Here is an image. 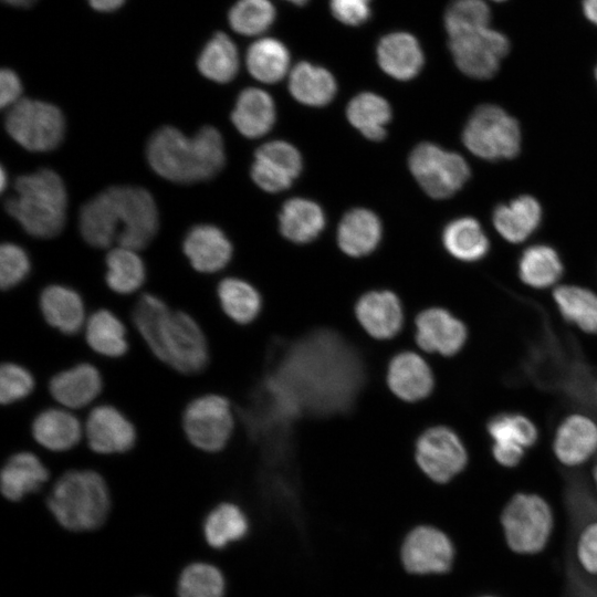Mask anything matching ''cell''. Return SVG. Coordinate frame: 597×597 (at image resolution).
<instances>
[{"mask_svg":"<svg viewBox=\"0 0 597 597\" xmlns=\"http://www.w3.org/2000/svg\"><path fill=\"white\" fill-rule=\"evenodd\" d=\"M293 3H296V4H304L307 0H289Z\"/></svg>","mask_w":597,"mask_h":597,"instance_id":"9f6ffc18","label":"cell"},{"mask_svg":"<svg viewBox=\"0 0 597 597\" xmlns=\"http://www.w3.org/2000/svg\"><path fill=\"white\" fill-rule=\"evenodd\" d=\"M171 310L159 296L145 293L138 297L132 311V321L139 336L156 357L160 336Z\"/></svg>","mask_w":597,"mask_h":597,"instance_id":"b9f144b4","label":"cell"},{"mask_svg":"<svg viewBox=\"0 0 597 597\" xmlns=\"http://www.w3.org/2000/svg\"><path fill=\"white\" fill-rule=\"evenodd\" d=\"M481 597H495V596L485 595V596H481Z\"/></svg>","mask_w":597,"mask_h":597,"instance_id":"6f0895ef","label":"cell"},{"mask_svg":"<svg viewBox=\"0 0 597 597\" xmlns=\"http://www.w3.org/2000/svg\"><path fill=\"white\" fill-rule=\"evenodd\" d=\"M198 69L207 78L217 83L231 81L239 69V55L234 43L224 33H217L203 48Z\"/></svg>","mask_w":597,"mask_h":597,"instance_id":"ab89813d","label":"cell"},{"mask_svg":"<svg viewBox=\"0 0 597 597\" xmlns=\"http://www.w3.org/2000/svg\"><path fill=\"white\" fill-rule=\"evenodd\" d=\"M49 476L48 468L35 453L18 451L7 459L1 469V492L9 501H20L40 490Z\"/></svg>","mask_w":597,"mask_h":597,"instance_id":"d4e9b609","label":"cell"},{"mask_svg":"<svg viewBox=\"0 0 597 597\" xmlns=\"http://www.w3.org/2000/svg\"><path fill=\"white\" fill-rule=\"evenodd\" d=\"M500 522L509 548L517 554L533 555L547 546L554 514L541 495L519 492L505 504Z\"/></svg>","mask_w":597,"mask_h":597,"instance_id":"5b68a950","label":"cell"},{"mask_svg":"<svg viewBox=\"0 0 597 597\" xmlns=\"http://www.w3.org/2000/svg\"><path fill=\"white\" fill-rule=\"evenodd\" d=\"M231 121L243 136L261 137L269 133L275 123L274 102L263 90L245 88L238 96Z\"/></svg>","mask_w":597,"mask_h":597,"instance_id":"4316f807","label":"cell"},{"mask_svg":"<svg viewBox=\"0 0 597 597\" xmlns=\"http://www.w3.org/2000/svg\"><path fill=\"white\" fill-rule=\"evenodd\" d=\"M125 0H88L90 4L98 11H112L124 3Z\"/></svg>","mask_w":597,"mask_h":597,"instance_id":"816d5d0a","label":"cell"},{"mask_svg":"<svg viewBox=\"0 0 597 597\" xmlns=\"http://www.w3.org/2000/svg\"><path fill=\"white\" fill-rule=\"evenodd\" d=\"M57 523L73 532L100 527L111 510V494L104 478L90 469H72L59 476L48 499Z\"/></svg>","mask_w":597,"mask_h":597,"instance_id":"277c9868","label":"cell"},{"mask_svg":"<svg viewBox=\"0 0 597 597\" xmlns=\"http://www.w3.org/2000/svg\"><path fill=\"white\" fill-rule=\"evenodd\" d=\"M302 171V156L291 144L272 140L260 146L251 167L253 181L264 191L287 189Z\"/></svg>","mask_w":597,"mask_h":597,"instance_id":"2e32d148","label":"cell"},{"mask_svg":"<svg viewBox=\"0 0 597 597\" xmlns=\"http://www.w3.org/2000/svg\"><path fill=\"white\" fill-rule=\"evenodd\" d=\"M442 241L452 256L465 262L482 259L489 250V240L480 223L470 217L451 221L443 230Z\"/></svg>","mask_w":597,"mask_h":597,"instance_id":"e575fe53","label":"cell"},{"mask_svg":"<svg viewBox=\"0 0 597 597\" xmlns=\"http://www.w3.org/2000/svg\"><path fill=\"white\" fill-rule=\"evenodd\" d=\"M583 9L586 17L595 24H597V0H584Z\"/></svg>","mask_w":597,"mask_h":597,"instance_id":"f5cc1de1","label":"cell"},{"mask_svg":"<svg viewBox=\"0 0 597 597\" xmlns=\"http://www.w3.org/2000/svg\"><path fill=\"white\" fill-rule=\"evenodd\" d=\"M4 208L30 235L49 239L62 231L67 196L64 182L55 171L43 168L20 176Z\"/></svg>","mask_w":597,"mask_h":597,"instance_id":"3957f363","label":"cell"},{"mask_svg":"<svg viewBox=\"0 0 597 597\" xmlns=\"http://www.w3.org/2000/svg\"><path fill=\"white\" fill-rule=\"evenodd\" d=\"M575 554L579 566L597 576V521L587 524L578 535Z\"/></svg>","mask_w":597,"mask_h":597,"instance_id":"c3c4849f","label":"cell"},{"mask_svg":"<svg viewBox=\"0 0 597 597\" xmlns=\"http://www.w3.org/2000/svg\"><path fill=\"white\" fill-rule=\"evenodd\" d=\"M33 440L51 452H66L84 437V425L64 407H49L35 415L31 422Z\"/></svg>","mask_w":597,"mask_h":597,"instance_id":"44dd1931","label":"cell"},{"mask_svg":"<svg viewBox=\"0 0 597 597\" xmlns=\"http://www.w3.org/2000/svg\"><path fill=\"white\" fill-rule=\"evenodd\" d=\"M39 308L48 325L67 336L82 331L87 320L82 296L61 284H51L42 290Z\"/></svg>","mask_w":597,"mask_h":597,"instance_id":"603a6c76","label":"cell"},{"mask_svg":"<svg viewBox=\"0 0 597 597\" xmlns=\"http://www.w3.org/2000/svg\"><path fill=\"white\" fill-rule=\"evenodd\" d=\"M408 163L420 187L434 199L451 197L470 176L469 166L459 154L444 150L432 143L416 146Z\"/></svg>","mask_w":597,"mask_h":597,"instance_id":"30bf717a","label":"cell"},{"mask_svg":"<svg viewBox=\"0 0 597 597\" xmlns=\"http://www.w3.org/2000/svg\"><path fill=\"white\" fill-rule=\"evenodd\" d=\"M249 530L244 512L235 504L223 502L214 506L203 522V535L213 548H224L243 538Z\"/></svg>","mask_w":597,"mask_h":597,"instance_id":"8d00e7d4","label":"cell"},{"mask_svg":"<svg viewBox=\"0 0 597 597\" xmlns=\"http://www.w3.org/2000/svg\"><path fill=\"white\" fill-rule=\"evenodd\" d=\"M146 157L159 176L184 185L213 178L226 163L222 136L212 126L201 127L192 137L161 127L150 136Z\"/></svg>","mask_w":597,"mask_h":597,"instance_id":"7a4b0ae2","label":"cell"},{"mask_svg":"<svg viewBox=\"0 0 597 597\" xmlns=\"http://www.w3.org/2000/svg\"><path fill=\"white\" fill-rule=\"evenodd\" d=\"M80 232L94 248L118 247L140 250L154 239L159 220L153 196L144 188L113 186L83 205Z\"/></svg>","mask_w":597,"mask_h":597,"instance_id":"6da1fadb","label":"cell"},{"mask_svg":"<svg viewBox=\"0 0 597 597\" xmlns=\"http://www.w3.org/2000/svg\"><path fill=\"white\" fill-rule=\"evenodd\" d=\"M381 238V223L370 210L356 208L342 219L337 230V241L342 251L359 258L369 254Z\"/></svg>","mask_w":597,"mask_h":597,"instance_id":"f1b7e54d","label":"cell"},{"mask_svg":"<svg viewBox=\"0 0 597 597\" xmlns=\"http://www.w3.org/2000/svg\"><path fill=\"white\" fill-rule=\"evenodd\" d=\"M486 429L493 441V458L505 468L516 467L522 461L525 451L538 438L535 423L521 413L496 415L488 422Z\"/></svg>","mask_w":597,"mask_h":597,"instance_id":"e0dca14e","label":"cell"},{"mask_svg":"<svg viewBox=\"0 0 597 597\" xmlns=\"http://www.w3.org/2000/svg\"><path fill=\"white\" fill-rule=\"evenodd\" d=\"M0 175H1V189L4 190V187H6V171H4L3 168L1 169Z\"/></svg>","mask_w":597,"mask_h":597,"instance_id":"db71d44e","label":"cell"},{"mask_svg":"<svg viewBox=\"0 0 597 597\" xmlns=\"http://www.w3.org/2000/svg\"><path fill=\"white\" fill-rule=\"evenodd\" d=\"M35 388L33 374L24 366L6 362L0 367V401L9 406L28 398Z\"/></svg>","mask_w":597,"mask_h":597,"instance_id":"bcb514c9","label":"cell"},{"mask_svg":"<svg viewBox=\"0 0 597 597\" xmlns=\"http://www.w3.org/2000/svg\"><path fill=\"white\" fill-rule=\"evenodd\" d=\"M468 451L459 434L447 426L423 430L415 443V460L431 481L443 484L459 475L468 464Z\"/></svg>","mask_w":597,"mask_h":597,"instance_id":"8fae6325","label":"cell"},{"mask_svg":"<svg viewBox=\"0 0 597 597\" xmlns=\"http://www.w3.org/2000/svg\"><path fill=\"white\" fill-rule=\"evenodd\" d=\"M107 286L115 293L127 295L142 287L146 280V268L135 250L117 247L106 256Z\"/></svg>","mask_w":597,"mask_h":597,"instance_id":"74e56055","label":"cell"},{"mask_svg":"<svg viewBox=\"0 0 597 597\" xmlns=\"http://www.w3.org/2000/svg\"><path fill=\"white\" fill-rule=\"evenodd\" d=\"M245 60L250 74L263 83L279 82L290 66L287 49L282 42L271 38L252 43Z\"/></svg>","mask_w":597,"mask_h":597,"instance_id":"f35d334b","label":"cell"},{"mask_svg":"<svg viewBox=\"0 0 597 597\" xmlns=\"http://www.w3.org/2000/svg\"><path fill=\"white\" fill-rule=\"evenodd\" d=\"M231 401L220 394H203L191 399L182 410L181 428L188 442L206 453H218L234 431Z\"/></svg>","mask_w":597,"mask_h":597,"instance_id":"8992f818","label":"cell"},{"mask_svg":"<svg viewBox=\"0 0 597 597\" xmlns=\"http://www.w3.org/2000/svg\"><path fill=\"white\" fill-rule=\"evenodd\" d=\"M454 546L441 530L420 525L405 538L401 546V563L415 575H441L450 570L454 561Z\"/></svg>","mask_w":597,"mask_h":597,"instance_id":"4fadbf2b","label":"cell"},{"mask_svg":"<svg viewBox=\"0 0 597 597\" xmlns=\"http://www.w3.org/2000/svg\"><path fill=\"white\" fill-rule=\"evenodd\" d=\"M291 95L307 106H324L336 94L334 76L324 67L307 62L296 64L289 77Z\"/></svg>","mask_w":597,"mask_h":597,"instance_id":"1f68e13d","label":"cell"},{"mask_svg":"<svg viewBox=\"0 0 597 597\" xmlns=\"http://www.w3.org/2000/svg\"><path fill=\"white\" fill-rule=\"evenodd\" d=\"M355 318L374 339L388 341L402 329L405 314L399 297L391 291H369L356 302Z\"/></svg>","mask_w":597,"mask_h":597,"instance_id":"ac0fdd59","label":"cell"},{"mask_svg":"<svg viewBox=\"0 0 597 597\" xmlns=\"http://www.w3.org/2000/svg\"><path fill=\"white\" fill-rule=\"evenodd\" d=\"M541 216L540 203L531 196H521L507 205L496 207L493 224L505 240L519 243L537 228Z\"/></svg>","mask_w":597,"mask_h":597,"instance_id":"4dcf8cb0","label":"cell"},{"mask_svg":"<svg viewBox=\"0 0 597 597\" xmlns=\"http://www.w3.org/2000/svg\"><path fill=\"white\" fill-rule=\"evenodd\" d=\"M282 235L295 243H307L318 237L325 226L322 208L304 198H292L281 209L279 216Z\"/></svg>","mask_w":597,"mask_h":597,"instance_id":"f546056e","label":"cell"},{"mask_svg":"<svg viewBox=\"0 0 597 597\" xmlns=\"http://www.w3.org/2000/svg\"><path fill=\"white\" fill-rule=\"evenodd\" d=\"M369 2L370 0H331V10L338 21L357 25L368 19Z\"/></svg>","mask_w":597,"mask_h":597,"instance_id":"681fc988","label":"cell"},{"mask_svg":"<svg viewBox=\"0 0 597 597\" xmlns=\"http://www.w3.org/2000/svg\"><path fill=\"white\" fill-rule=\"evenodd\" d=\"M49 394L70 410L90 406L103 390V377L90 363H77L55 373L48 384Z\"/></svg>","mask_w":597,"mask_h":597,"instance_id":"ffe728a7","label":"cell"},{"mask_svg":"<svg viewBox=\"0 0 597 597\" xmlns=\"http://www.w3.org/2000/svg\"><path fill=\"white\" fill-rule=\"evenodd\" d=\"M519 273L525 284L546 289L559 280L563 265L555 250L547 245H533L522 254Z\"/></svg>","mask_w":597,"mask_h":597,"instance_id":"60d3db41","label":"cell"},{"mask_svg":"<svg viewBox=\"0 0 597 597\" xmlns=\"http://www.w3.org/2000/svg\"><path fill=\"white\" fill-rule=\"evenodd\" d=\"M415 328V341L423 352L446 357L458 354L468 339L465 324L443 307L421 311Z\"/></svg>","mask_w":597,"mask_h":597,"instance_id":"9a60e30c","label":"cell"},{"mask_svg":"<svg viewBox=\"0 0 597 597\" xmlns=\"http://www.w3.org/2000/svg\"><path fill=\"white\" fill-rule=\"evenodd\" d=\"M4 127L23 148L49 151L61 144L65 121L62 112L53 104L21 98L7 111Z\"/></svg>","mask_w":597,"mask_h":597,"instance_id":"9c48e42d","label":"cell"},{"mask_svg":"<svg viewBox=\"0 0 597 597\" xmlns=\"http://www.w3.org/2000/svg\"><path fill=\"white\" fill-rule=\"evenodd\" d=\"M217 296L224 315L239 325L254 322L262 308V298L258 290L238 277H226L220 281Z\"/></svg>","mask_w":597,"mask_h":597,"instance_id":"d6a6232c","label":"cell"},{"mask_svg":"<svg viewBox=\"0 0 597 597\" xmlns=\"http://www.w3.org/2000/svg\"><path fill=\"white\" fill-rule=\"evenodd\" d=\"M553 450L557 460L567 467L587 462L597 452V423L583 413L567 416L557 427Z\"/></svg>","mask_w":597,"mask_h":597,"instance_id":"7402d4cb","label":"cell"},{"mask_svg":"<svg viewBox=\"0 0 597 597\" xmlns=\"http://www.w3.org/2000/svg\"><path fill=\"white\" fill-rule=\"evenodd\" d=\"M346 115L349 123L366 138L378 142L386 136V125L391 118V109L385 98L365 92L352 98Z\"/></svg>","mask_w":597,"mask_h":597,"instance_id":"836d02e7","label":"cell"},{"mask_svg":"<svg viewBox=\"0 0 597 597\" xmlns=\"http://www.w3.org/2000/svg\"><path fill=\"white\" fill-rule=\"evenodd\" d=\"M593 476H594L595 486H596V492H597V465H596V468H595V470H594Z\"/></svg>","mask_w":597,"mask_h":597,"instance_id":"11a10c76","label":"cell"},{"mask_svg":"<svg viewBox=\"0 0 597 597\" xmlns=\"http://www.w3.org/2000/svg\"><path fill=\"white\" fill-rule=\"evenodd\" d=\"M449 46L457 66L481 80L495 74L510 48L507 39L489 27L451 36Z\"/></svg>","mask_w":597,"mask_h":597,"instance_id":"7c38bea8","label":"cell"},{"mask_svg":"<svg viewBox=\"0 0 597 597\" xmlns=\"http://www.w3.org/2000/svg\"><path fill=\"white\" fill-rule=\"evenodd\" d=\"M596 78H597V67H596Z\"/></svg>","mask_w":597,"mask_h":597,"instance_id":"680465c9","label":"cell"},{"mask_svg":"<svg viewBox=\"0 0 597 597\" xmlns=\"http://www.w3.org/2000/svg\"><path fill=\"white\" fill-rule=\"evenodd\" d=\"M462 140L480 158L510 159L520 151L521 133L517 122L504 109L486 104L472 113L463 129Z\"/></svg>","mask_w":597,"mask_h":597,"instance_id":"ba28073f","label":"cell"},{"mask_svg":"<svg viewBox=\"0 0 597 597\" xmlns=\"http://www.w3.org/2000/svg\"><path fill=\"white\" fill-rule=\"evenodd\" d=\"M562 316L583 332L597 334V294L576 285H561L553 292Z\"/></svg>","mask_w":597,"mask_h":597,"instance_id":"d590c367","label":"cell"},{"mask_svg":"<svg viewBox=\"0 0 597 597\" xmlns=\"http://www.w3.org/2000/svg\"><path fill=\"white\" fill-rule=\"evenodd\" d=\"M156 358L182 375H197L207 368L210 359L208 339L189 313L171 310Z\"/></svg>","mask_w":597,"mask_h":597,"instance_id":"52a82bcc","label":"cell"},{"mask_svg":"<svg viewBox=\"0 0 597 597\" xmlns=\"http://www.w3.org/2000/svg\"><path fill=\"white\" fill-rule=\"evenodd\" d=\"M377 60L388 75L407 81L420 72L423 53L415 36L406 32H395L380 40Z\"/></svg>","mask_w":597,"mask_h":597,"instance_id":"484cf974","label":"cell"},{"mask_svg":"<svg viewBox=\"0 0 597 597\" xmlns=\"http://www.w3.org/2000/svg\"><path fill=\"white\" fill-rule=\"evenodd\" d=\"M275 18L269 0H239L230 10L231 28L243 35H256L265 31Z\"/></svg>","mask_w":597,"mask_h":597,"instance_id":"ee69618b","label":"cell"},{"mask_svg":"<svg viewBox=\"0 0 597 597\" xmlns=\"http://www.w3.org/2000/svg\"><path fill=\"white\" fill-rule=\"evenodd\" d=\"M386 384L390 392L399 400L417 402L431 395L434 388V375L421 355L412 350H402L389 360Z\"/></svg>","mask_w":597,"mask_h":597,"instance_id":"d6986e66","label":"cell"},{"mask_svg":"<svg viewBox=\"0 0 597 597\" xmlns=\"http://www.w3.org/2000/svg\"><path fill=\"white\" fill-rule=\"evenodd\" d=\"M83 329L87 346L100 356L119 358L129 349L125 324L107 308L93 312Z\"/></svg>","mask_w":597,"mask_h":597,"instance_id":"83f0119b","label":"cell"},{"mask_svg":"<svg viewBox=\"0 0 597 597\" xmlns=\"http://www.w3.org/2000/svg\"><path fill=\"white\" fill-rule=\"evenodd\" d=\"M84 438L97 454H123L137 441V431L129 418L117 407L101 404L93 407L84 422Z\"/></svg>","mask_w":597,"mask_h":597,"instance_id":"5bb4252c","label":"cell"},{"mask_svg":"<svg viewBox=\"0 0 597 597\" xmlns=\"http://www.w3.org/2000/svg\"><path fill=\"white\" fill-rule=\"evenodd\" d=\"M182 249L191 266L200 273L223 269L232 255V245L224 233L210 224L195 226L187 233Z\"/></svg>","mask_w":597,"mask_h":597,"instance_id":"cb8c5ba5","label":"cell"},{"mask_svg":"<svg viewBox=\"0 0 597 597\" xmlns=\"http://www.w3.org/2000/svg\"><path fill=\"white\" fill-rule=\"evenodd\" d=\"M22 85L19 76L10 69H2L0 73V105L10 107L20 101Z\"/></svg>","mask_w":597,"mask_h":597,"instance_id":"f907efd6","label":"cell"},{"mask_svg":"<svg viewBox=\"0 0 597 597\" xmlns=\"http://www.w3.org/2000/svg\"><path fill=\"white\" fill-rule=\"evenodd\" d=\"M494 1H503V0H494Z\"/></svg>","mask_w":597,"mask_h":597,"instance_id":"91938a15","label":"cell"},{"mask_svg":"<svg viewBox=\"0 0 597 597\" xmlns=\"http://www.w3.org/2000/svg\"><path fill=\"white\" fill-rule=\"evenodd\" d=\"M31 270L27 252L13 243H3L0 248V285L10 290L25 280Z\"/></svg>","mask_w":597,"mask_h":597,"instance_id":"7dc6e473","label":"cell"},{"mask_svg":"<svg viewBox=\"0 0 597 597\" xmlns=\"http://www.w3.org/2000/svg\"><path fill=\"white\" fill-rule=\"evenodd\" d=\"M226 582L216 566L195 562L186 566L177 583L178 597H223Z\"/></svg>","mask_w":597,"mask_h":597,"instance_id":"7bdbcfd3","label":"cell"},{"mask_svg":"<svg viewBox=\"0 0 597 597\" xmlns=\"http://www.w3.org/2000/svg\"><path fill=\"white\" fill-rule=\"evenodd\" d=\"M490 10L482 0H453L444 13L449 38L488 28Z\"/></svg>","mask_w":597,"mask_h":597,"instance_id":"f6af8a7d","label":"cell"}]
</instances>
